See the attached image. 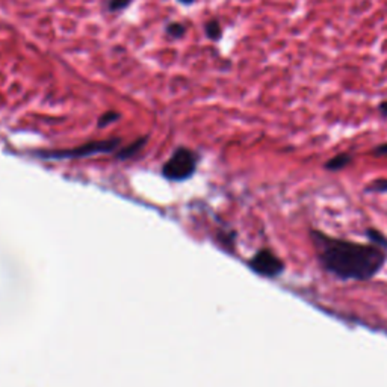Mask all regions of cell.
<instances>
[{"instance_id": "10", "label": "cell", "mask_w": 387, "mask_h": 387, "mask_svg": "<svg viewBox=\"0 0 387 387\" xmlns=\"http://www.w3.org/2000/svg\"><path fill=\"white\" fill-rule=\"evenodd\" d=\"M132 0H109V11L118 12L123 11L124 8H127L130 5Z\"/></svg>"}, {"instance_id": "14", "label": "cell", "mask_w": 387, "mask_h": 387, "mask_svg": "<svg viewBox=\"0 0 387 387\" xmlns=\"http://www.w3.org/2000/svg\"><path fill=\"white\" fill-rule=\"evenodd\" d=\"M178 2L183 3V5H191V3H194V0H178Z\"/></svg>"}, {"instance_id": "3", "label": "cell", "mask_w": 387, "mask_h": 387, "mask_svg": "<svg viewBox=\"0 0 387 387\" xmlns=\"http://www.w3.org/2000/svg\"><path fill=\"white\" fill-rule=\"evenodd\" d=\"M120 140H107V141H92L85 145H80L71 150H58V151H41L38 156L44 159H73V158H87L99 153H110L117 148Z\"/></svg>"}, {"instance_id": "2", "label": "cell", "mask_w": 387, "mask_h": 387, "mask_svg": "<svg viewBox=\"0 0 387 387\" xmlns=\"http://www.w3.org/2000/svg\"><path fill=\"white\" fill-rule=\"evenodd\" d=\"M197 156L188 148L176 150L168 162L163 165L162 173L170 180H186L195 173Z\"/></svg>"}, {"instance_id": "11", "label": "cell", "mask_w": 387, "mask_h": 387, "mask_svg": "<svg viewBox=\"0 0 387 387\" xmlns=\"http://www.w3.org/2000/svg\"><path fill=\"white\" fill-rule=\"evenodd\" d=\"M372 153H374L375 156H387V142L378 145L374 151H372Z\"/></svg>"}, {"instance_id": "5", "label": "cell", "mask_w": 387, "mask_h": 387, "mask_svg": "<svg viewBox=\"0 0 387 387\" xmlns=\"http://www.w3.org/2000/svg\"><path fill=\"white\" fill-rule=\"evenodd\" d=\"M351 160H352L351 155L340 153V155H336L334 158H331L325 163V168L330 170V171H339V170H343L345 167H348V165L351 163Z\"/></svg>"}, {"instance_id": "1", "label": "cell", "mask_w": 387, "mask_h": 387, "mask_svg": "<svg viewBox=\"0 0 387 387\" xmlns=\"http://www.w3.org/2000/svg\"><path fill=\"white\" fill-rule=\"evenodd\" d=\"M316 246L324 268L343 280L372 279L386 260V253L377 244L363 245L317 234Z\"/></svg>"}, {"instance_id": "12", "label": "cell", "mask_w": 387, "mask_h": 387, "mask_svg": "<svg viewBox=\"0 0 387 387\" xmlns=\"http://www.w3.org/2000/svg\"><path fill=\"white\" fill-rule=\"evenodd\" d=\"M375 191H387V180H377L374 183Z\"/></svg>"}, {"instance_id": "8", "label": "cell", "mask_w": 387, "mask_h": 387, "mask_svg": "<svg viewBox=\"0 0 387 387\" xmlns=\"http://www.w3.org/2000/svg\"><path fill=\"white\" fill-rule=\"evenodd\" d=\"M186 32V27L182 24V23H170L167 26V34L170 36H174V38H180L183 36Z\"/></svg>"}, {"instance_id": "13", "label": "cell", "mask_w": 387, "mask_h": 387, "mask_svg": "<svg viewBox=\"0 0 387 387\" xmlns=\"http://www.w3.org/2000/svg\"><path fill=\"white\" fill-rule=\"evenodd\" d=\"M378 110H380V114H381L383 117H387V100L380 103V106H378Z\"/></svg>"}, {"instance_id": "7", "label": "cell", "mask_w": 387, "mask_h": 387, "mask_svg": "<svg viewBox=\"0 0 387 387\" xmlns=\"http://www.w3.org/2000/svg\"><path fill=\"white\" fill-rule=\"evenodd\" d=\"M206 35L209 36L211 39H213V41H218L221 38V35H223V29H221V24H219L218 20L207 21V24H206Z\"/></svg>"}, {"instance_id": "6", "label": "cell", "mask_w": 387, "mask_h": 387, "mask_svg": "<svg viewBox=\"0 0 387 387\" xmlns=\"http://www.w3.org/2000/svg\"><path fill=\"white\" fill-rule=\"evenodd\" d=\"M147 142V138H141V140H138V141H135L132 145H129V147H126L124 148L121 153L118 155V158L120 159H127V158H132L133 155H136L138 151H140L142 147H144V144Z\"/></svg>"}, {"instance_id": "9", "label": "cell", "mask_w": 387, "mask_h": 387, "mask_svg": "<svg viewBox=\"0 0 387 387\" xmlns=\"http://www.w3.org/2000/svg\"><path fill=\"white\" fill-rule=\"evenodd\" d=\"M118 118H120V114H117V112H106L99 118V127H106V126H109V124L115 123Z\"/></svg>"}, {"instance_id": "4", "label": "cell", "mask_w": 387, "mask_h": 387, "mask_svg": "<svg viewBox=\"0 0 387 387\" xmlns=\"http://www.w3.org/2000/svg\"><path fill=\"white\" fill-rule=\"evenodd\" d=\"M250 266L260 275L264 277H275V275L281 274L284 265L281 259H279L274 253L269 250H262L259 251L251 260H250Z\"/></svg>"}]
</instances>
